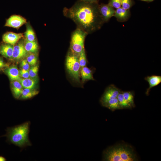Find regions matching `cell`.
<instances>
[{"label":"cell","instance_id":"17","mask_svg":"<svg viewBox=\"0 0 161 161\" xmlns=\"http://www.w3.org/2000/svg\"><path fill=\"white\" fill-rule=\"evenodd\" d=\"M81 68L80 73L83 82L87 80H94L92 71L90 69L85 66Z\"/></svg>","mask_w":161,"mask_h":161},{"label":"cell","instance_id":"23","mask_svg":"<svg viewBox=\"0 0 161 161\" xmlns=\"http://www.w3.org/2000/svg\"><path fill=\"white\" fill-rule=\"evenodd\" d=\"M117 98L120 109H131L132 107L126 102L124 99L122 91H121L118 95Z\"/></svg>","mask_w":161,"mask_h":161},{"label":"cell","instance_id":"16","mask_svg":"<svg viewBox=\"0 0 161 161\" xmlns=\"http://www.w3.org/2000/svg\"><path fill=\"white\" fill-rule=\"evenodd\" d=\"M24 88L34 89L36 85L35 80L30 78H21L18 81Z\"/></svg>","mask_w":161,"mask_h":161},{"label":"cell","instance_id":"12","mask_svg":"<svg viewBox=\"0 0 161 161\" xmlns=\"http://www.w3.org/2000/svg\"><path fill=\"white\" fill-rule=\"evenodd\" d=\"M144 79L149 84V87L147 89L145 93L147 95H149L150 90L151 88L157 86L161 82V76H160L152 75L147 76Z\"/></svg>","mask_w":161,"mask_h":161},{"label":"cell","instance_id":"9","mask_svg":"<svg viewBox=\"0 0 161 161\" xmlns=\"http://www.w3.org/2000/svg\"><path fill=\"white\" fill-rule=\"evenodd\" d=\"M27 52L24 48V43L20 41L13 46L12 58L20 60L27 56Z\"/></svg>","mask_w":161,"mask_h":161},{"label":"cell","instance_id":"24","mask_svg":"<svg viewBox=\"0 0 161 161\" xmlns=\"http://www.w3.org/2000/svg\"><path fill=\"white\" fill-rule=\"evenodd\" d=\"M78 62L81 68L85 66L86 64L87 59L85 49L78 56Z\"/></svg>","mask_w":161,"mask_h":161},{"label":"cell","instance_id":"27","mask_svg":"<svg viewBox=\"0 0 161 161\" xmlns=\"http://www.w3.org/2000/svg\"><path fill=\"white\" fill-rule=\"evenodd\" d=\"M122 0H109L108 4L114 8L121 7Z\"/></svg>","mask_w":161,"mask_h":161},{"label":"cell","instance_id":"14","mask_svg":"<svg viewBox=\"0 0 161 161\" xmlns=\"http://www.w3.org/2000/svg\"><path fill=\"white\" fill-rule=\"evenodd\" d=\"M9 78L12 81L17 80L21 78L19 70L16 66H12L7 68L5 71Z\"/></svg>","mask_w":161,"mask_h":161},{"label":"cell","instance_id":"2","mask_svg":"<svg viewBox=\"0 0 161 161\" xmlns=\"http://www.w3.org/2000/svg\"><path fill=\"white\" fill-rule=\"evenodd\" d=\"M103 160L107 161H136L137 158L133 148L124 144L112 146L103 152Z\"/></svg>","mask_w":161,"mask_h":161},{"label":"cell","instance_id":"3","mask_svg":"<svg viewBox=\"0 0 161 161\" xmlns=\"http://www.w3.org/2000/svg\"><path fill=\"white\" fill-rule=\"evenodd\" d=\"M30 122L27 121L16 126L7 128L5 135L7 141L20 148L31 146L29 138Z\"/></svg>","mask_w":161,"mask_h":161},{"label":"cell","instance_id":"19","mask_svg":"<svg viewBox=\"0 0 161 161\" xmlns=\"http://www.w3.org/2000/svg\"><path fill=\"white\" fill-rule=\"evenodd\" d=\"M39 91L34 89L24 88L19 98L24 100L30 99L37 95Z\"/></svg>","mask_w":161,"mask_h":161},{"label":"cell","instance_id":"28","mask_svg":"<svg viewBox=\"0 0 161 161\" xmlns=\"http://www.w3.org/2000/svg\"><path fill=\"white\" fill-rule=\"evenodd\" d=\"M20 76L24 78H30L28 71L21 69L19 70Z\"/></svg>","mask_w":161,"mask_h":161},{"label":"cell","instance_id":"31","mask_svg":"<svg viewBox=\"0 0 161 161\" xmlns=\"http://www.w3.org/2000/svg\"><path fill=\"white\" fill-rule=\"evenodd\" d=\"M78 1H82L89 3H97V0H78Z\"/></svg>","mask_w":161,"mask_h":161},{"label":"cell","instance_id":"13","mask_svg":"<svg viewBox=\"0 0 161 161\" xmlns=\"http://www.w3.org/2000/svg\"><path fill=\"white\" fill-rule=\"evenodd\" d=\"M13 48V45L6 43L2 44L0 46V54L6 58H12Z\"/></svg>","mask_w":161,"mask_h":161},{"label":"cell","instance_id":"10","mask_svg":"<svg viewBox=\"0 0 161 161\" xmlns=\"http://www.w3.org/2000/svg\"><path fill=\"white\" fill-rule=\"evenodd\" d=\"M24 35L23 33H17L12 32H7L2 36V40L5 43L14 45Z\"/></svg>","mask_w":161,"mask_h":161},{"label":"cell","instance_id":"25","mask_svg":"<svg viewBox=\"0 0 161 161\" xmlns=\"http://www.w3.org/2000/svg\"><path fill=\"white\" fill-rule=\"evenodd\" d=\"M38 65L32 66L28 70L30 78L35 80L36 79L38 76Z\"/></svg>","mask_w":161,"mask_h":161},{"label":"cell","instance_id":"22","mask_svg":"<svg viewBox=\"0 0 161 161\" xmlns=\"http://www.w3.org/2000/svg\"><path fill=\"white\" fill-rule=\"evenodd\" d=\"M124 99L132 107H134L135 104L134 101L133 93L131 91L122 92Z\"/></svg>","mask_w":161,"mask_h":161},{"label":"cell","instance_id":"33","mask_svg":"<svg viewBox=\"0 0 161 161\" xmlns=\"http://www.w3.org/2000/svg\"><path fill=\"white\" fill-rule=\"evenodd\" d=\"M6 160V159L4 157L0 156V161H5Z\"/></svg>","mask_w":161,"mask_h":161},{"label":"cell","instance_id":"32","mask_svg":"<svg viewBox=\"0 0 161 161\" xmlns=\"http://www.w3.org/2000/svg\"><path fill=\"white\" fill-rule=\"evenodd\" d=\"M7 66V64L4 62L2 59L0 58V69Z\"/></svg>","mask_w":161,"mask_h":161},{"label":"cell","instance_id":"26","mask_svg":"<svg viewBox=\"0 0 161 161\" xmlns=\"http://www.w3.org/2000/svg\"><path fill=\"white\" fill-rule=\"evenodd\" d=\"M133 2L132 0H122L121 7L126 10H129L133 6Z\"/></svg>","mask_w":161,"mask_h":161},{"label":"cell","instance_id":"7","mask_svg":"<svg viewBox=\"0 0 161 161\" xmlns=\"http://www.w3.org/2000/svg\"><path fill=\"white\" fill-rule=\"evenodd\" d=\"M26 22V20L24 18L19 15H13L7 20L5 26L18 29Z\"/></svg>","mask_w":161,"mask_h":161},{"label":"cell","instance_id":"1","mask_svg":"<svg viewBox=\"0 0 161 161\" xmlns=\"http://www.w3.org/2000/svg\"><path fill=\"white\" fill-rule=\"evenodd\" d=\"M97 3L77 1L71 8H64V16L72 19L77 27L88 34L99 29L104 23L99 12Z\"/></svg>","mask_w":161,"mask_h":161},{"label":"cell","instance_id":"5","mask_svg":"<svg viewBox=\"0 0 161 161\" xmlns=\"http://www.w3.org/2000/svg\"><path fill=\"white\" fill-rule=\"evenodd\" d=\"M65 65L67 71L71 78L75 81L79 82L80 66L78 56L69 50L66 57Z\"/></svg>","mask_w":161,"mask_h":161},{"label":"cell","instance_id":"6","mask_svg":"<svg viewBox=\"0 0 161 161\" xmlns=\"http://www.w3.org/2000/svg\"><path fill=\"white\" fill-rule=\"evenodd\" d=\"M121 91L114 85H110L106 89L100 99L102 105L109 100L117 98Z\"/></svg>","mask_w":161,"mask_h":161},{"label":"cell","instance_id":"4","mask_svg":"<svg viewBox=\"0 0 161 161\" xmlns=\"http://www.w3.org/2000/svg\"><path fill=\"white\" fill-rule=\"evenodd\" d=\"M88 34L81 29L77 27L72 33L69 50L77 56L83 50L86 37Z\"/></svg>","mask_w":161,"mask_h":161},{"label":"cell","instance_id":"20","mask_svg":"<svg viewBox=\"0 0 161 161\" xmlns=\"http://www.w3.org/2000/svg\"><path fill=\"white\" fill-rule=\"evenodd\" d=\"M102 105L112 111L120 109L117 97L108 101Z\"/></svg>","mask_w":161,"mask_h":161},{"label":"cell","instance_id":"11","mask_svg":"<svg viewBox=\"0 0 161 161\" xmlns=\"http://www.w3.org/2000/svg\"><path fill=\"white\" fill-rule=\"evenodd\" d=\"M130 15L129 10H126L120 7L115 10L114 16L118 21L123 22L126 20Z\"/></svg>","mask_w":161,"mask_h":161},{"label":"cell","instance_id":"8","mask_svg":"<svg viewBox=\"0 0 161 161\" xmlns=\"http://www.w3.org/2000/svg\"><path fill=\"white\" fill-rule=\"evenodd\" d=\"M99 12L104 22H107L112 17L114 16L115 10L108 4H101L99 5Z\"/></svg>","mask_w":161,"mask_h":161},{"label":"cell","instance_id":"30","mask_svg":"<svg viewBox=\"0 0 161 161\" xmlns=\"http://www.w3.org/2000/svg\"><path fill=\"white\" fill-rule=\"evenodd\" d=\"M26 60L30 65L34 66L35 65L36 63L35 62L31 57L28 55L27 57Z\"/></svg>","mask_w":161,"mask_h":161},{"label":"cell","instance_id":"34","mask_svg":"<svg viewBox=\"0 0 161 161\" xmlns=\"http://www.w3.org/2000/svg\"><path fill=\"white\" fill-rule=\"evenodd\" d=\"M154 0H148V1L149 2H151L154 1Z\"/></svg>","mask_w":161,"mask_h":161},{"label":"cell","instance_id":"29","mask_svg":"<svg viewBox=\"0 0 161 161\" xmlns=\"http://www.w3.org/2000/svg\"><path fill=\"white\" fill-rule=\"evenodd\" d=\"M21 66L22 69L28 71L30 69V65L28 63L26 59L23 60L21 63Z\"/></svg>","mask_w":161,"mask_h":161},{"label":"cell","instance_id":"35","mask_svg":"<svg viewBox=\"0 0 161 161\" xmlns=\"http://www.w3.org/2000/svg\"><path fill=\"white\" fill-rule=\"evenodd\" d=\"M143 1H148V0H140Z\"/></svg>","mask_w":161,"mask_h":161},{"label":"cell","instance_id":"15","mask_svg":"<svg viewBox=\"0 0 161 161\" xmlns=\"http://www.w3.org/2000/svg\"><path fill=\"white\" fill-rule=\"evenodd\" d=\"M12 83V89L14 97L17 99L20 98L23 89L19 82L17 80L13 81Z\"/></svg>","mask_w":161,"mask_h":161},{"label":"cell","instance_id":"21","mask_svg":"<svg viewBox=\"0 0 161 161\" xmlns=\"http://www.w3.org/2000/svg\"><path fill=\"white\" fill-rule=\"evenodd\" d=\"M25 40L30 41H35V36L34 31L30 24L27 25L26 30L24 33Z\"/></svg>","mask_w":161,"mask_h":161},{"label":"cell","instance_id":"18","mask_svg":"<svg viewBox=\"0 0 161 161\" xmlns=\"http://www.w3.org/2000/svg\"><path fill=\"white\" fill-rule=\"evenodd\" d=\"M24 48L27 52L34 53L38 49V45L35 41H30L25 40L24 43Z\"/></svg>","mask_w":161,"mask_h":161}]
</instances>
